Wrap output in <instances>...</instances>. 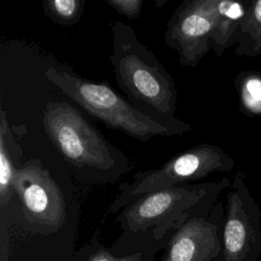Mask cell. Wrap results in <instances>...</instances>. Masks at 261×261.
<instances>
[{
	"mask_svg": "<svg viewBox=\"0 0 261 261\" xmlns=\"http://www.w3.org/2000/svg\"><path fill=\"white\" fill-rule=\"evenodd\" d=\"M110 62L118 88L137 109L163 124L192 129L190 123L174 116V79L138 39L134 29L122 21L112 27Z\"/></svg>",
	"mask_w": 261,
	"mask_h": 261,
	"instance_id": "1",
	"label": "cell"
},
{
	"mask_svg": "<svg viewBox=\"0 0 261 261\" xmlns=\"http://www.w3.org/2000/svg\"><path fill=\"white\" fill-rule=\"evenodd\" d=\"M42 123L45 134L77 180L84 184L112 182L133 169L125 154L69 103L47 102Z\"/></svg>",
	"mask_w": 261,
	"mask_h": 261,
	"instance_id": "2",
	"label": "cell"
},
{
	"mask_svg": "<svg viewBox=\"0 0 261 261\" xmlns=\"http://www.w3.org/2000/svg\"><path fill=\"white\" fill-rule=\"evenodd\" d=\"M213 181L179 184L148 193L124 207L115 217L121 233L110 250L116 256L165 249L192 208L208 193Z\"/></svg>",
	"mask_w": 261,
	"mask_h": 261,
	"instance_id": "3",
	"label": "cell"
},
{
	"mask_svg": "<svg viewBox=\"0 0 261 261\" xmlns=\"http://www.w3.org/2000/svg\"><path fill=\"white\" fill-rule=\"evenodd\" d=\"M45 76L100 122L141 142L154 137L180 136L190 130L163 124L137 109L107 83L94 82L66 69L50 66Z\"/></svg>",
	"mask_w": 261,
	"mask_h": 261,
	"instance_id": "4",
	"label": "cell"
},
{
	"mask_svg": "<svg viewBox=\"0 0 261 261\" xmlns=\"http://www.w3.org/2000/svg\"><path fill=\"white\" fill-rule=\"evenodd\" d=\"M234 160L219 146L202 143L172 156L161 166L138 171L130 181L123 182L108 207L110 214L119 213L140 197L179 184H190L215 172H230Z\"/></svg>",
	"mask_w": 261,
	"mask_h": 261,
	"instance_id": "5",
	"label": "cell"
},
{
	"mask_svg": "<svg viewBox=\"0 0 261 261\" xmlns=\"http://www.w3.org/2000/svg\"><path fill=\"white\" fill-rule=\"evenodd\" d=\"M229 187L226 177L214 180L212 188L171 236L161 261H217L222 256L225 207L219 196Z\"/></svg>",
	"mask_w": 261,
	"mask_h": 261,
	"instance_id": "6",
	"label": "cell"
},
{
	"mask_svg": "<svg viewBox=\"0 0 261 261\" xmlns=\"http://www.w3.org/2000/svg\"><path fill=\"white\" fill-rule=\"evenodd\" d=\"M12 188L18 196L25 220L39 233H52L66 221L63 194L42 162L33 158L15 170Z\"/></svg>",
	"mask_w": 261,
	"mask_h": 261,
	"instance_id": "7",
	"label": "cell"
},
{
	"mask_svg": "<svg viewBox=\"0 0 261 261\" xmlns=\"http://www.w3.org/2000/svg\"><path fill=\"white\" fill-rule=\"evenodd\" d=\"M238 171L226 196L222 229L223 261H260L261 210Z\"/></svg>",
	"mask_w": 261,
	"mask_h": 261,
	"instance_id": "8",
	"label": "cell"
},
{
	"mask_svg": "<svg viewBox=\"0 0 261 261\" xmlns=\"http://www.w3.org/2000/svg\"><path fill=\"white\" fill-rule=\"evenodd\" d=\"M218 0H185L166 23L165 45L185 67H196L212 50Z\"/></svg>",
	"mask_w": 261,
	"mask_h": 261,
	"instance_id": "9",
	"label": "cell"
},
{
	"mask_svg": "<svg viewBox=\"0 0 261 261\" xmlns=\"http://www.w3.org/2000/svg\"><path fill=\"white\" fill-rule=\"evenodd\" d=\"M249 3L218 0L217 17L212 35V50L216 56H221L226 49L238 44Z\"/></svg>",
	"mask_w": 261,
	"mask_h": 261,
	"instance_id": "10",
	"label": "cell"
},
{
	"mask_svg": "<svg viewBox=\"0 0 261 261\" xmlns=\"http://www.w3.org/2000/svg\"><path fill=\"white\" fill-rule=\"evenodd\" d=\"M20 150L14 141L4 109L0 110V205H6L14 191L12 188L15 170L21 165Z\"/></svg>",
	"mask_w": 261,
	"mask_h": 261,
	"instance_id": "11",
	"label": "cell"
},
{
	"mask_svg": "<svg viewBox=\"0 0 261 261\" xmlns=\"http://www.w3.org/2000/svg\"><path fill=\"white\" fill-rule=\"evenodd\" d=\"M240 111L247 117L261 116V71L242 70L234 80Z\"/></svg>",
	"mask_w": 261,
	"mask_h": 261,
	"instance_id": "12",
	"label": "cell"
},
{
	"mask_svg": "<svg viewBox=\"0 0 261 261\" xmlns=\"http://www.w3.org/2000/svg\"><path fill=\"white\" fill-rule=\"evenodd\" d=\"M261 45V0L251 1L240 31L234 54L243 57H256Z\"/></svg>",
	"mask_w": 261,
	"mask_h": 261,
	"instance_id": "13",
	"label": "cell"
},
{
	"mask_svg": "<svg viewBox=\"0 0 261 261\" xmlns=\"http://www.w3.org/2000/svg\"><path fill=\"white\" fill-rule=\"evenodd\" d=\"M86 0H44L46 16L60 25H74L83 17Z\"/></svg>",
	"mask_w": 261,
	"mask_h": 261,
	"instance_id": "14",
	"label": "cell"
},
{
	"mask_svg": "<svg viewBox=\"0 0 261 261\" xmlns=\"http://www.w3.org/2000/svg\"><path fill=\"white\" fill-rule=\"evenodd\" d=\"M155 252H138L125 256L114 255L96 238L88 242L76 254L75 261H155Z\"/></svg>",
	"mask_w": 261,
	"mask_h": 261,
	"instance_id": "15",
	"label": "cell"
},
{
	"mask_svg": "<svg viewBox=\"0 0 261 261\" xmlns=\"http://www.w3.org/2000/svg\"><path fill=\"white\" fill-rule=\"evenodd\" d=\"M105 2L128 19H136L142 13L143 0H105Z\"/></svg>",
	"mask_w": 261,
	"mask_h": 261,
	"instance_id": "16",
	"label": "cell"
},
{
	"mask_svg": "<svg viewBox=\"0 0 261 261\" xmlns=\"http://www.w3.org/2000/svg\"><path fill=\"white\" fill-rule=\"evenodd\" d=\"M260 54H261V45L259 46V48H258V50H257V56L260 55Z\"/></svg>",
	"mask_w": 261,
	"mask_h": 261,
	"instance_id": "17",
	"label": "cell"
},
{
	"mask_svg": "<svg viewBox=\"0 0 261 261\" xmlns=\"http://www.w3.org/2000/svg\"><path fill=\"white\" fill-rule=\"evenodd\" d=\"M217 261H223V257H222V256H221V257H220V258H219V259H218V260H217Z\"/></svg>",
	"mask_w": 261,
	"mask_h": 261,
	"instance_id": "18",
	"label": "cell"
}]
</instances>
